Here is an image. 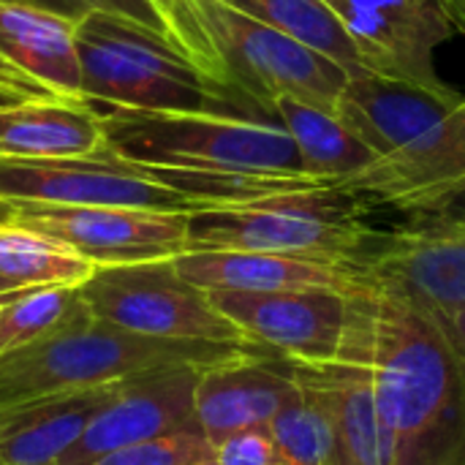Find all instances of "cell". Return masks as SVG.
<instances>
[{"mask_svg":"<svg viewBox=\"0 0 465 465\" xmlns=\"http://www.w3.org/2000/svg\"><path fill=\"white\" fill-rule=\"evenodd\" d=\"M390 465H465V371L430 311L368 283L349 300Z\"/></svg>","mask_w":465,"mask_h":465,"instance_id":"6da1fadb","label":"cell"},{"mask_svg":"<svg viewBox=\"0 0 465 465\" xmlns=\"http://www.w3.org/2000/svg\"><path fill=\"white\" fill-rule=\"evenodd\" d=\"M248 354H264V346L150 338L93 319L84 327L0 354V409L163 368H213Z\"/></svg>","mask_w":465,"mask_h":465,"instance_id":"7a4b0ae2","label":"cell"},{"mask_svg":"<svg viewBox=\"0 0 465 465\" xmlns=\"http://www.w3.org/2000/svg\"><path fill=\"white\" fill-rule=\"evenodd\" d=\"M104 134L114 155L150 169L316 180L281 123L248 114L109 109Z\"/></svg>","mask_w":465,"mask_h":465,"instance_id":"3957f363","label":"cell"},{"mask_svg":"<svg viewBox=\"0 0 465 465\" xmlns=\"http://www.w3.org/2000/svg\"><path fill=\"white\" fill-rule=\"evenodd\" d=\"M84 101L139 112H232L245 114L242 95L188 60L169 41L87 11L79 19Z\"/></svg>","mask_w":465,"mask_h":465,"instance_id":"277c9868","label":"cell"},{"mask_svg":"<svg viewBox=\"0 0 465 465\" xmlns=\"http://www.w3.org/2000/svg\"><path fill=\"white\" fill-rule=\"evenodd\" d=\"M357 193L324 188L188 213V251H259L360 264L365 226L343 207Z\"/></svg>","mask_w":465,"mask_h":465,"instance_id":"5b68a950","label":"cell"},{"mask_svg":"<svg viewBox=\"0 0 465 465\" xmlns=\"http://www.w3.org/2000/svg\"><path fill=\"white\" fill-rule=\"evenodd\" d=\"M191 3L221 57L226 82L242 98L253 101L262 112H270L281 95L335 112L349 82L343 65L223 0Z\"/></svg>","mask_w":465,"mask_h":465,"instance_id":"8992f818","label":"cell"},{"mask_svg":"<svg viewBox=\"0 0 465 465\" xmlns=\"http://www.w3.org/2000/svg\"><path fill=\"white\" fill-rule=\"evenodd\" d=\"M90 313L114 327L169 341L251 343L202 292L188 283L172 259L95 267L79 283Z\"/></svg>","mask_w":465,"mask_h":465,"instance_id":"52a82bcc","label":"cell"},{"mask_svg":"<svg viewBox=\"0 0 465 465\" xmlns=\"http://www.w3.org/2000/svg\"><path fill=\"white\" fill-rule=\"evenodd\" d=\"M0 199L57 207H139L196 213L199 204L109 147L71 158L0 161Z\"/></svg>","mask_w":465,"mask_h":465,"instance_id":"ba28073f","label":"cell"},{"mask_svg":"<svg viewBox=\"0 0 465 465\" xmlns=\"http://www.w3.org/2000/svg\"><path fill=\"white\" fill-rule=\"evenodd\" d=\"M14 223L68 245L95 267L174 259L188 251V213L11 202Z\"/></svg>","mask_w":465,"mask_h":465,"instance_id":"9c48e42d","label":"cell"},{"mask_svg":"<svg viewBox=\"0 0 465 465\" xmlns=\"http://www.w3.org/2000/svg\"><path fill=\"white\" fill-rule=\"evenodd\" d=\"M210 302L242 335L292 362L327 365L338 360L349 330L351 294L302 292H207Z\"/></svg>","mask_w":465,"mask_h":465,"instance_id":"30bf717a","label":"cell"},{"mask_svg":"<svg viewBox=\"0 0 465 465\" xmlns=\"http://www.w3.org/2000/svg\"><path fill=\"white\" fill-rule=\"evenodd\" d=\"M360 46L365 71L450 90L436 71V46L460 27L439 0H327Z\"/></svg>","mask_w":465,"mask_h":465,"instance_id":"8fae6325","label":"cell"},{"mask_svg":"<svg viewBox=\"0 0 465 465\" xmlns=\"http://www.w3.org/2000/svg\"><path fill=\"white\" fill-rule=\"evenodd\" d=\"M204 368H163L114 384L106 406L54 465H93L123 447L196 425V381Z\"/></svg>","mask_w":465,"mask_h":465,"instance_id":"7c38bea8","label":"cell"},{"mask_svg":"<svg viewBox=\"0 0 465 465\" xmlns=\"http://www.w3.org/2000/svg\"><path fill=\"white\" fill-rule=\"evenodd\" d=\"M463 101L455 90H430L406 79L357 74L349 76L335 114L373 153L376 163L414 155Z\"/></svg>","mask_w":465,"mask_h":465,"instance_id":"4fadbf2b","label":"cell"},{"mask_svg":"<svg viewBox=\"0 0 465 465\" xmlns=\"http://www.w3.org/2000/svg\"><path fill=\"white\" fill-rule=\"evenodd\" d=\"M300 376L292 360L248 354L204 368L196 381V425L215 447L226 436L248 428H267L294 398Z\"/></svg>","mask_w":465,"mask_h":465,"instance_id":"5bb4252c","label":"cell"},{"mask_svg":"<svg viewBox=\"0 0 465 465\" xmlns=\"http://www.w3.org/2000/svg\"><path fill=\"white\" fill-rule=\"evenodd\" d=\"M177 272L202 292H302L330 289L354 294L368 283L360 264L259 253V251H185L172 259Z\"/></svg>","mask_w":465,"mask_h":465,"instance_id":"9a60e30c","label":"cell"},{"mask_svg":"<svg viewBox=\"0 0 465 465\" xmlns=\"http://www.w3.org/2000/svg\"><path fill=\"white\" fill-rule=\"evenodd\" d=\"M360 267L425 311L465 308V226L398 234Z\"/></svg>","mask_w":465,"mask_h":465,"instance_id":"2e32d148","label":"cell"},{"mask_svg":"<svg viewBox=\"0 0 465 465\" xmlns=\"http://www.w3.org/2000/svg\"><path fill=\"white\" fill-rule=\"evenodd\" d=\"M0 57L49 95L90 104L82 93L76 16L33 3L0 0Z\"/></svg>","mask_w":465,"mask_h":465,"instance_id":"e0dca14e","label":"cell"},{"mask_svg":"<svg viewBox=\"0 0 465 465\" xmlns=\"http://www.w3.org/2000/svg\"><path fill=\"white\" fill-rule=\"evenodd\" d=\"M305 368L313 373L330 401L338 465H390L387 430L381 425L371 368L351 316L338 360Z\"/></svg>","mask_w":465,"mask_h":465,"instance_id":"ac0fdd59","label":"cell"},{"mask_svg":"<svg viewBox=\"0 0 465 465\" xmlns=\"http://www.w3.org/2000/svg\"><path fill=\"white\" fill-rule=\"evenodd\" d=\"M114 384L46 395L0 409V465L57 463L106 406Z\"/></svg>","mask_w":465,"mask_h":465,"instance_id":"d6986e66","label":"cell"},{"mask_svg":"<svg viewBox=\"0 0 465 465\" xmlns=\"http://www.w3.org/2000/svg\"><path fill=\"white\" fill-rule=\"evenodd\" d=\"M106 147L104 114L63 98L0 101V161L71 158Z\"/></svg>","mask_w":465,"mask_h":465,"instance_id":"ffe728a7","label":"cell"},{"mask_svg":"<svg viewBox=\"0 0 465 465\" xmlns=\"http://www.w3.org/2000/svg\"><path fill=\"white\" fill-rule=\"evenodd\" d=\"M270 114L278 117V123L294 139L305 172L330 188L346 191L354 177L376 163V153L330 109L281 95L272 101Z\"/></svg>","mask_w":465,"mask_h":465,"instance_id":"44dd1931","label":"cell"},{"mask_svg":"<svg viewBox=\"0 0 465 465\" xmlns=\"http://www.w3.org/2000/svg\"><path fill=\"white\" fill-rule=\"evenodd\" d=\"M278 30L297 38L300 44L316 49L319 54L335 60L349 71V76L371 74L365 71L362 54L341 16L327 0H223Z\"/></svg>","mask_w":465,"mask_h":465,"instance_id":"7402d4cb","label":"cell"},{"mask_svg":"<svg viewBox=\"0 0 465 465\" xmlns=\"http://www.w3.org/2000/svg\"><path fill=\"white\" fill-rule=\"evenodd\" d=\"M294 368L300 387L267 425L281 450L283 465H338L330 401L305 365L294 362Z\"/></svg>","mask_w":465,"mask_h":465,"instance_id":"603a6c76","label":"cell"},{"mask_svg":"<svg viewBox=\"0 0 465 465\" xmlns=\"http://www.w3.org/2000/svg\"><path fill=\"white\" fill-rule=\"evenodd\" d=\"M93 270L95 264L74 253L68 245L14 221L0 223V281L8 286H79Z\"/></svg>","mask_w":465,"mask_h":465,"instance_id":"cb8c5ba5","label":"cell"},{"mask_svg":"<svg viewBox=\"0 0 465 465\" xmlns=\"http://www.w3.org/2000/svg\"><path fill=\"white\" fill-rule=\"evenodd\" d=\"M79 286H35L0 311V354L90 324Z\"/></svg>","mask_w":465,"mask_h":465,"instance_id":"d4e9b609","label":"cell"},{"mask_svg":"<svg viewBox=\"0 0 465 465\" xmlns=\"http://www.w3.org/2000/svg\"><path fill=\"white\" fill-rule=\"evenodd\" d=\"M213 458L210 439L199 430H177L150 441H139L98 458L93 465H196Z\"/></svg>","mask_w":465,"mask_h":465,"instance_id":"484cf974","label":"cell"},{"mask_svg":"<svg viewBox=\"0 0 465 465\" xmlns=\"http://www.w3.org/2000/svg\"><path fill=\"white\" fill-rule=\"evenodd\" d=\"M74 3H79L84 11H101V14H109L114 19L128 22V25H136V27L169 41L174 49L183 52L180 35H177L172 19L166 16V11L161 8L158 0H74Z\"/></svg>","mask_w":465,"mask_h":465,"instance_id":"4316f807","label":"cell"},{"mask_svg":"<svg viewBox=\"0 0 465 465\" xmlns=\"http://www.w3.org/2000/svg\"><path fill=\"white\" fill-rule=\"evenodd\" d=\"M213 460L218 465H283L270 428H248L226 436L213 447Z\"/></svg>","mask_w":465,"mask_h":465,"instance_id":"83f0119b","label":"cell"},{"mask_svg":"<svg viewBox=\"0 0 465 465\" xmlns=\"http://www.w3.org/2000/svg\"><path fill=\"white\" fill-rule=\"evenodd\" d=\"M22 98H54L30 76L16 71L0 57V101H22Z\"/></svg>","mask_w":465,"mask_h":465,"instance_id":"f1b7e54d","label":"cell"},{"mask_svg":"<svg viewBox=\"0 0 465 465\" xmlns=\"http://www.w3.org/2000/svg\"><path fill=\"white\" fill-rule=\"evenodd\" d=\"M430 313L439 322L447 343L452 346L460 368L465 371V308H458V311H430Z\"/></svg>","mask_w":465,"mask_h":465,"instance_id":"f546056e","label":"cell"},{"mask_svg":"<svg viewBox=\"0 0 465 465\" xmlns=\"http://www.w3.org/2000/svg\"><path fill=\"white\" fill-rule=\"evenodd\" d=\"M11 218H14V204L0 199V223H8Z\"/></svg>","mask_w":465,"mask_h":465,"instance_id":"4dcf8cb0","label":"cell"},{"mask_svg":"<svg viewBox=\"0 0 465 465\" xmlns=\"http://www.w3.org/2000/svg\"><path fill=\"white\" fill-rule=\"evenodd\" d=\"M3 292H14V286H8L5 281H0V294H3Z\"/></svg>","mask_w":465,"mask_h":465,"instance_id":"1f68e13d","label":"cell"},{"mask_svg":"<svg viewBox=\"0 0 465 465\" xmlns=\"http://www.w3.org/2000/svg\"><path fill=\"white\" fill-rule=\"evenodd\" d=\"M196 465H218V463H215V460L210 458V460H202V463H196Z\"/></svg>","mask_w":465,"mask_h":465,"instance_id":"d6a6232c","label":"cell"},{"mask_svg":"<svg viewBox=\"0 0 465 465\" xmlns=\"http://www.w3.org/2000/svg\"><path fill=\"white\" fill-rule=\"evenodd\" d=\"M463 104H465V98H463Z\"/></svg>","mask_w":465,"mask_h":465,"instance_id":"836d02e7","label":"cell"}]
</instances>
